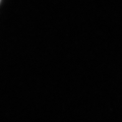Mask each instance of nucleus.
<instances>
[{
  "label": "nucleus",
  "mask_w": 122,
  "mask_h": 122,
  "mask_svg": "<svg viewBox=\"0 0 122 122\" xmlns=\"http://www.w3.org/2000/svg\"><path fill=\"white\" fill-rule=\"evenodd\" d=\"M0 1H1V0H0Z\"/></svg>",
  "instance_id": "obj_1"
}]
</instances>
